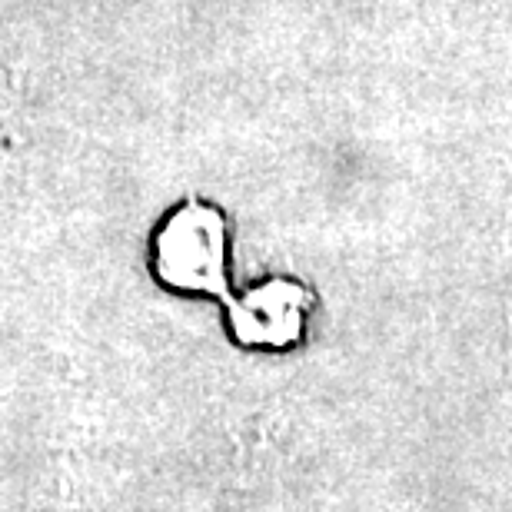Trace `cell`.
<instances>
[{"label": "cell", "instance_id": "6da1fadb", "mask_svg": "<svg viewBox=\"0 0 512 512\" xmlns=\"http://www.w3.org/2000/svg\"><path fill=\"white\" fill-rule=\"evenodd\" d=\"M220 223L210 210H183L163 233V270L183 286L220 280Z\"/></svg>", "mask_w": 512, "mask_h": 512}]
</instances>
